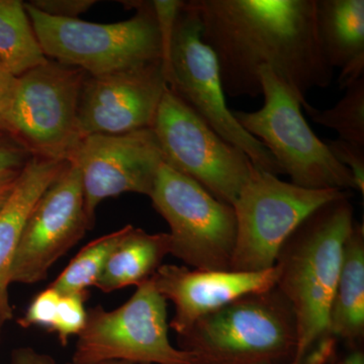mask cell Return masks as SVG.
Segmentation results:
<instances>
[{
  "label": "cell",
  "instance_id": "1",
  "mask_svg": "<svg viewBox=\"0 0 364 364\" xmlns=\"http://www.w3.org/2000/svg\"><path fill=\"white\" fill-rule=\"evenodd\" d=\"M203 42L219 65L225 93L262 95L268 67L303 105L314 90L331 85L334 69L318 42L316 0H191Z\"/></svg>",
  "mask_w": 364,
  "mask_h": 364
},
{
  "label": "cell",
  "instance_id": "2",
  "mask_svg": "<svg viewBox=\"0 0 364 364\" xmlns=\"http://www.w3.org/2000/svg\"><path fill=\"white\" fill-rule=\"evenodd\" d=\"M352 193L317 208L280 249L277 287L294 311L299 363L329 336V313L341 267L345 241L354 224Z\"/></svg>",
  "mask_w": 364,
  "mask_h": 364
},
{
  "label": "cell",
  "instance_id": "3",
  "mask_svg": "<svg viewBox=\"0 0 364 364\" xmlns=\"http://www.w3.org/2000/svg\"><path fill=\"white\" fill-rule=\"evenodd\" d=\"M195 364H286L298 350L294 311L277 287L245 294L178 336Z\"/></svg>",
  "mask_w": 364,
  "mask_h": 364
},
{
  "label": "cell",
  "instance_id": "4",
  "mask_svg": "<svg viewBox=\"0 0 364 364\" xmlns=\"http://www.w3.org/2000/svg\"><path fill=\"white\" fill-rule=\"evenodd\" d=\"M135 6L136 16L129 20L95 23L55 18L25 4L45 56L90 76L161 61V35L152 2Z\"/></svg>",
  "mask_w": 364,
  "mask_h": 364
},
{
  "label": "cell",
  "instance_id": "5",
  "mask_svg": "<svg viewBox=\"0 0 364 364\" xmlns=\"http://www.w3.org/2000/svg\"><path fill=\"white\" fill-rule=\"evenodd\" d=\"M264 104L255 112L234 111L244 130L257 139L291 183L309 189L358 191L353 174L311 129L299 98L268 67L259 71Z\"/></svg>",
  "mask_w": 364,
  "mask_h": 364
},
{
  "label": "cell",
  "instance_id": "6",
  "mask_svg": "<svg viewBox=\"0 0 364 364\" xmlns=\"http://www.w3.org/2000/svg\"><path fill=\"white\" fill-rule=\"evenodd\" d=\"M170 228V254L198 270L230 272L237 221L233 205L162 163L149 196Z\"/></svg>",
  "mask_w": 364,
  "mask_h": 364
},
{
  "label": "cell",
  "instance_id": "7",
  "mask_svg": "<svg viewBox=\"0 0 364 364\" xmlns=\"http://www.w3.org/2000/svg\"><path fill=\"white\" fill-rule=\"evenodd\" d=\"M349 193L304 188L258 170L233 205L237 236L230 270L257 272L274 267L282 245L309 215Z\"/></svg>",
  "mask_w": 364,
  "mask_h": 364
},
{
  "label": "cell",
  "instance_id": "8",
  "mask_svg": "<svg viewBox=\"0 0 364 364\" xmlns=\"http://www.w3.org/2000/svg\"><path fill=\"white\" fill-rule=\"evenodd\" d=\"M164 76L170 90L218 135L243 151L256 168L284 174L269 151L242 128L228 107L217 59L203 42L200 20L189 1H183L177 16Z\"/></svg>",
  "mask_w": 364,
  "mask_h": 364
},
{
  "label": "cell",
  "instance_id": "9",
  "mask_svg": "<svg viewBox=\"0 0 364 364\" xmlns=\"http://www.w3.org/2000/svg\"><path fill=\"white\" fill-rule=\"evenodd\" d=\"M88 74L54 60L18 77L9 135L33 157L70 162L82 140L78 105Z\"/></svg>",
  "mask_w": 364,
  "mask_h": 364
},
{
  "label": "cell",
  "instance_id": "10",
  "mask_svg": "<svg viewBox=\"0 0 364 364\" xmlns=\"http://www.w3.org/2000/svg\"><path fill=\"white\" fill-rule=\"evenodd\" d=\"M119 360L132 364H195L188 351L170 342L167 301L152 279L136 287L135 294L116 310L97 306L87 312L78 335L74 363Z\"/></svg>",
  "mask_w": 364,
  "mask_h": 364
},
{
  "label": "cell",
  "instance_id": "11",
  "mask_svg": "<svg viewBox=\"0 0 364 364\" xmlns=\"http://www.w3.org/2000/svg\"><path fill=\"white\" fill-rule=\"evenodd\" d=\"M165 164L233 205L258 169L218 135L168 86L153 124Z\"/></svg>",
  "mask_w": 364,
  "mask_h": 364
},
{
  "label": "cell",
  "instance_id": "12",
  "mask_svg": "<svg viewBox=\"0 0 364 364\" xmlns=\"http://www.w3.org/2000/svg\"><path fill=\"white\" fill-rule=\"evenodd\" d=\"M70 162L80 172L85 214L92 228L95 210L107 198L127 193L150 196L164 158L154 131L143 129L86 136Z\"/></svg>",
  "mask_w": 364,
  "mask_h": 364
},
{
  "label": "cell",
  "instance_id": "13",
  "mask_svg": "<svg viewBox=\"0 0 364 364\" xmlns=\"http://www.w3.org/2000/svg\"><path fill=\"white\" fill-rule=\"evenodd\" d=\"M85 210L80 172L69 162L41 196L21 234L11 282L33 284L91 230Z\"/></svg>",
  "mask_w": 364,
  "mask_h": 364
},
{
  "label": "cell",
  "instance_id": "14",
  "mask_svg": "<svg viewBox=\"0 0 364 364\" xmlns=\"http://www.w3.org/2000/svg\"><path fill=\"white\" fill-rule=\"evenodd\" d=\"M167 86L160 60L105 75H88L79 98L81 136L152 129Z\"/></svg>",
  "mask_w": 364,
  "mask_h": 364
},
{
  "label": "cell",
  "instance_id": "15",
  "mask_svg": "<svg viewBox=\"0 0 364 364\" xmlns=\"http://www.w3.org/2000/svg\"><path fill=\"white\" fill-rule=\"evenodd\" d=\"M279 269L257 272H207L162 264L151 279L160 294L171 301L176 315L170 328L177 336L186 334L196 321L245 294L277 286Z\"/></svg>",
  "mask_w": 364,
  "mask_h": 364
},
{
  "label": "cell",
  "instance_id": "16",
  "mask_svg": "<svg viewBox=\"0 0 364 364\" xmlns=\"http://www.w3.org/2000/svg\"><path fill=\"white\" fill-rule=\"evenodd\" d=\"M69 162L32 157L21 172L13 193L0 210V314L14 317L9 301L11 267L21 234L36 203Z\"/></svg>",
  "mask_w": 364,
  "mask_h": 364
},
{
  "label": "cell",
  "instance_id": "17",
  "mask_svg": "<svg viewBox=\"0 0 364 364\" xmlns=\"http://www.w3.org/2000/svg\"><path fill=\"white\" fill-rule=\"evenodd\" d=\"M321 49L345 90L364 77V0H316Z\"/></svg>",
  "mask_w": 364,
  "mask_h": 364
},
{
  "label": "cell",
  "instance_id": "18",
  "mask_svg": "<svg viewBox=\"0 0 364 364\" xmlns=\"http://www.w3.org/2000/svg\"><path fill=\"white\" fill-rule=\"evenodd\" d=\"M329 336L349 344L364 336V227L354 222L345 241L329 313Z\"/></svg>",
  "mask_w": 364,
  "mask_h": 364
},
{
  "label": "cell",
  "instance_id": "19",
  "mask_svg": "<svg viewBox=\"0 0 364 364\" xmlns=\"http://www.w3.org/2000/svg\"><path fill=\"white\" fill-rule=\"evenodd\" d=\"M171 251L168 233L150 234L132 226L112 251L95 287L112 293L147 282Z\"/></svg>",
  "mask_w": 364,
  "mask_h": 364
},
{
  "label": "cell",
  "instance_id": "20",
  "mask_svg": "<svg viewBox=\"0 0 364 364\" xmlns=\"http://www.w3.org/2000/svg\"><path fill=\"white\" fill-rule=\"evenodd\" d=\"M25 4L0 0V65L16 77L47 62Z\"/></svg>",
  "mask_w": 364,
  "mask_h": 364
},
{
  "label": "cell",
  "instance_id": "21",
  "mask_svg": "<svg viewBox=\"0 0 364 364\" xmlns=\"http://www.w3.org/2000/svg\"><path fill=\"white\" fill-rule=\"evenodd\" d=\"M132 225H127L112 233L90 242L79 251L58 277L50 284L61 296L83 294L88 296V287H95L107 259L128 234Z\"/></svg>",
  "mask_w": 364,
  "mask_h": 364
},
{
  "label": "cell",
  "instance_id": "22",
  "mask_svg": "<svg viewBox=\"0 0 364 364\" xmlns=\"http://www.w3.org/2000/svg\"><path fill=\"white\" fill-rule=\"evenodd\" d=\"M314 123L337 132L340 140L364 148V77L345 88L344 97L331 109L301 105Z\"/></svg>",
  "mask_w": 364,
  "mask_h": 364
},
{
  "label": "cell",
  "instance_id": "23",
  "mask_svg": "<svg viewBox=\"0 0 364 364\" xmlns=\"http://www.w3.org/2000/svg\"><path fill=\"white\" fill-rule=\"evenodd\" d=\"M86 299L87 296L83 294H66L60 298L56 317L49 331L57 334L63 346L68 343L71 336H78L85 328L87 318Z\"/></svg>",
  "mask_w": 364,
  "mask_h": 364
},
{
  "label": "cell",
  "instance_id": "24",
  "mask_svg": "<svg viewBox=\"0 0 364 364\" xmlns=\"http://www.w3.org/2000/svg\"><path fill=\"white\" fill-rule=\"evenodd\" d=\"M61 294L48 287L33 298L32 303L23 317L18 318V324L23 329L31 327H44L50 330L56 317Z\"/></svg>",
  "mask_w": 364,
  "mask_h": 364
},
{
  "label": "cell",
  "instance_id": "25",
  "mask_svg": "<svg viewBox=\"0 0 364 364\" xmlns=\"http://www.w3.org/2000/svg\"><path fill=\"white\" fill-rule=\"evenodd\" d=\"M333 156L353 174L356 188L364 193V148L358 147L340 139L324 141Z\"/></svg>",
  "mask_w": 364,
  "mask_h": 364
},
{
  "label": "cell",
  "instance_id": "26",
  "mask_svg": "<svg viewBox=\"0 0 364 364\" xmlns=\"http://www.w3.org/2000/svg\"><path fill=\"white\" fill-rule=\"evenodd\" d=\"M32 157L14 136L0 133V176L21 172Z\"/></svg>",
  "mask_w": 364,
  "mask_h": 364
},
{
  "label": "cell",
  "instance_id": "27",
  "mask_svg": "<svg viewBox=\"0 0 364 364\" xmlns=\"http://www.w3.org/2000/svg\"><path fill=\"white\" fill-rule=\"evenodd\" d=\"M31 6L48 16L61 18H77L79 14L85 13L97 1L93 0H33Z\"/></svg>",
  "mask_w": 364,
  "mask_h": 364
},
{
  "label": "cell",
  "instance_id": "28",
  "mask_svg": "<svg viewBox=\"0 0 364 364\" xmlns=\"http://www.w3.org/2000/svg\"><path fill=\"white\" fill-rule=\"evenodd\" d=\"M18 77L0 65V133L9 134V114Z\"/></svg>",
  "mask_w": 364,
  "mask_h": 364
},
{
  "label": "cell",
  "instance_id": "29",
  "mask_svg": "<svg viewBox=\"0 0 364 364\" xmlns=\"http://www.w3.org/2000/svg\"><path fill=\"white\" fill-rule=\"evenodd\" d=\"M9 364H56L52 356L31 348L21 347L11 354Z\"/></svg>",
  "mask_w": 364,
  "mask_h": 364
},
{
  "label": "cell",
  "instance_id": "30",
  "mask_svg": "<svg viewBox=\"0 0 364 364\" xmlns=\"http://www.w3.org/2000/svg\"><path fill=\"white\" fill-rule=\"evenodd\" d=\"M21 172L0 176V210L4 207V203H6L7 198L13 193L14 188H16V182H18V177L21 176Z\"/></svg>",
  "mask_w": 364,
  "mask_h": 364
},
{
  "label": "cell",
  "instance_id": "31",
  "mask_svg": "<svg viewBox=\"0 0 364 364\" xmlns=\"http://www.w3.org/2000/svg\"><path fill=\"white\" fill-rule=\"evenodd\" d=\"M342 364H364L363 352L355 349L346 356Z\"/></svg>",
  "mask_w": 364,
  "mask_h": 364
},
{
  "label": "cell",
  "instance_id": "32",
  "mask_svg": "<svg viewBox=\"0 0 364 364\" xmlns=\"http://www.w3.org/2000/svg\"><path fill=\"white\" fill-rule=\"evenodd\" d=\"M286 364H326L324 361L318 360V359L310 358V356H306L305 359H304L301 363H286Z\"/></svg>",
  "mask_w": 364,
  "mask_h": 364
},
{
  "label": "cell",
  "instance_id": "33",
  "mask_svg": "<svg viewBox=\"0 0 364 364\" xmlns=\"http://www.w3.org/2000/svg\"><path fill=\"white\" fill-rule=\"evenodd\" d=\"M66 364H132L129 363H126V361H119V360H111V361H102V363H68Z\"/></svg>",
  "mask_w": 364,
  "mask_h": 364
},
{
  "label": "cell",
  "instance_id": "34",
  "mask_svg": "<svg viewBox=\"0 0 364 364\" xmlns=\"http://www.w3.org/2000/svg\"><path fill=\"white\" fill-rule=\"evenodd\" d=\"M7 322H9V321L0 314V334H1L2 328H4V326L6 325Z\"/></svg>",
  "mask_w": 364,
  "mask_h": 364
}]
</instances>
